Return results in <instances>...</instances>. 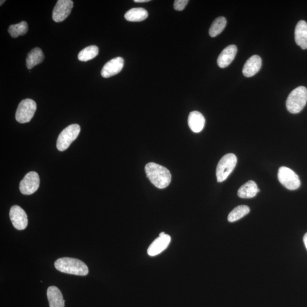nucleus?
<instances>
[{"mask_svg": "<svg viewBox=\"0 0 307 307\" xmlns=\"http://www.w3.org/2000/svg\"><path fill=\"white\" fill-rule=\"evenodd\" d=\"M145 172L152 183L159 189L168 187L172 180L169 170L158 164L149 163L145 166Z\"/></svg>", "mask_w": 307, "mask_h": 307, "instance_id": "f257e3e1", "label": "nucleus"}, {"mask_svg": "<svg viewBox=\"0 0 307 307\" xmlns=\"http://www.w3.org/2000/svg\"><path fill=\"white\" fill-rule=\"evenodd\" d=\"M55 267L62 273L85 276L89 273L88 266L83 261L75 258L65 257L55 261Z\"/></svg>", "mask_w": 307, "mask_h": 307, "instance_id": "f03ea898", "label": "nucleus"}, {"mask_svg": "<svg viewBox=\"0 0 307 307\" xmlns=\"http://www.w3.org/2000/svg\"><path fill=\"white\" fill-rule=\"evenodd\" d=\"M307 102V89L305 87L300 86L289 93L286 107L289 112L296 114L301 112Z\"/></svg>", "mask_w": 307, "mask_h": 307, "instance_id": "7ed1b4c3", "label": "nucleus"}, {"mask_svg": "<svg viewBox=\"0 0 307 307\" xmlns=\"http://www.w3.org/2000/svg\"><path fill=\"white\" fill-rule=\"evenodd\" d=\"M236 156L232 153L228 154L219 160L216 169V177L218 182H222L229 176L237 165Z\"/></svg>", "mask_w": 307, "mask_h": 307, "instance_id": "20e7f679", "label": "nucleus"}, {"mask_svg": "<svg viewBox=\"0 0 307 307\" xmlns=\"http://www.w3.org/2000/svg\"><path fill=\"white\" fill-rule=\"evenodd\" d=\"M80 132V127L78 124H72L65 128L57 139V147L58 151H65L72 143L74 142Z\"/></svg>", "mask_w": 307, "mask_h": 307, "instance_id": "39448f33", "label": "nucleus"}, {"mask_svg": "<svg viewBox=\"0 0 307 307\" xmlns=\"http://www.w3.org/2000/svg\"><path fill=\"white\" fill-rule=\"evenodd\" d=\"M37 110V104L34 100H23L19 104L16 113V119L20 123H29L32 119Z\"/></svg>", "mask_w": 307, "mask_h": 307, "instance_id": "423d86ee", "label": "nucleus"}, {"mask_svg": "<svg viewBox=\"0 0 307 307\" xmlns=\"http://www.w3.org/2000/svg\"><path fill=\"white\" fill-rule=\"evenodd\" d=\"M278 177L280 183L289 190H295L301 186V180L294 171L282 166L278 171Z\"/></svg>", "mask_w": 307, "mask_h": 307, "instance_id": "0eeeda50", "label": "nucleus"}, {"mask_svg": "<svg viewBox=\"0 0 307 307\" xmlns=\"http://www.w3.org/2000/svg\"><path fill=\"white\" fill-rule=\"evenodd\" d=\"M40 179L36 172L28 173L21 181L20 190L23 195H30L36 193L40 187Z\"/></svg>", "mask_w": 307, "mask_h": 307, "instance_id": "6e6552de", "label": "nucleus"}, {"mask_svg": "<svg viewBox=\"0 0 307 307\" xmlns=\"http://www.w3.org/2000/svg\"><path fill=\"white\" fill-rule=\"evenodd\" d=\"M73 6L71 0H58L52 12V19L56 22H64L70 15Z\"/></svg>", "mask_w": 307, "mask_h": 307, "instance_id": "1a4fd4ad", "label": "nucleus"}, {"mask_svg": "<svg viewBox=\"0 0 307 307\" xmlns=\"http://www.w3.org/2000/svg\"><path fill=\"white\" fill-rule=\"evenodd\" d=\"M9 216L14 227L20 230L26 229L28 224L27 216L25 211L20 206H13L10 208Z\"/></svg>", "mask_w": 307, "mask_h": 307, "instance_id": "9d476101", "label": "nucleus"}, {"mask_svg": "<svg viewBox=\"0 0 307 307\" xmlns=\"http://www.w3.org/2000/svg\"><path fill=\"white\" fill-rule=\"evenodd\" d=\"M124 65V60L121 57L114 58L108 62L102 68V76L103 78H108L116 75L121 71Z\"/></svg>", "mask_w": 307, "mask_h": 307, "instance_id": "9b49d317", "label": "nucleus"}, {"mask_svg": "<svg viewBox=\"0 0 307 307\" xmlns=\"http://www.w3.org/2000/svg\"><path fill=\"white\" fill-rule=\"evenodd\" d=\"M170 242L171 237L169 235L159 236L149 247L148 254L151 257L158 255L169 246Z\"/></svg>", "mask_w": 307, "mask_h": 307, "instance_id": "f8f14e48", "label": "nucleus"}, {"mask_svg": "<svg viewBox=\"0 0 307 307\" xmlns=\"http://www.w3.org/2000/svg\"><path fill=\"white\" fill-rule=\"evenodd\" d=\"M237 48L236 45H229L219 54L218 59V65L219 67H227L233 61L237 54Z\"/></svg>", "mask_w": 307, "mask_h": 307, "instance_id": "ddd939ff", "label": "nucleus"}, {"mask_svg": "<svg viewBox=\"0 0 307 307\" xmlns=\"http://www.w3.org/2000/svg\"><path fill=\"white\" fill-rule=\"evenodd\" d=\"M262 66V59L258 55H253L246 61L244 65L242 72L244 76L250 78L255 75L259 71Z\"/></svg>", "mask_w": 307, "mask_h": 307, "instance_id": "4468645a", "label": "nucleus"}, {"mask_svg": "<svg viewBox=\"0 0 307 307\" xmlns=\"http://www.w3.org/2000/svg\"><path fill=\"white\" fill-rule=\"evenodd\" d=\"M296 44L303 50L307 48V23L301 20L296 25L295 30Z\"/></svg>", "mask_w": 307, "mask_h": 307, "instance_id": "2eb2a0df", "label": "nucleus"}, {"mask_svg": "<svg viewBox=\"0 0 307 307\" xmlns=\"http://www.w3.org/2000/svg\"><path fill=\"white\" fill-rule=\"evenodd\" d=\"M188 123L191 131L197 133L202 131L204 128L205 118L199 111H193L188 116Z\"/></svg>", "mask_w": 307, "mask_h": 307, "instance_id": "dca6fc26", "label": "nucleus"}, {"mask_svg": "<svg viewBox=\"0 0 307 307\" xmlns=\"http://www.w3.org/2000/svg\"><path fill=\"white\" fill-rule=\"evenodd\" d=\"M47 295L50 307H65V301L58 288L50 286L47 289Z\"/></svg>", "mask_w": 307, "mask_h": 307, "instance_id": "f3484780", "label": "nucleus"}, {"mask_svg": "<svg viewBox=\"0 0 307 307\" xmlns=\"http://www.w3.org/2000/svg\"><path fill=\"white\" fill-rule=\"evenodd\" d=\"M259 192L256 183L253 180H249L239 188L237 194L241 198H250L255 197Z\"/></svg>", "mask_w": 307, "mask_h": 307, "instance_id": "a211bd4d", "label": "nucleus"}, {"mask_svg": "<svg viewBox=\"0 0 307 307\" xmlns=\"http://www.w3.org/2000/svg\"><path fill=\"white\" fill-rule=\"evenodd\" d=\"M44 55L43 50L39 47L33 48L27 54L26 65L28 69H31L43 62Z\"/></svg>", "mask_w": 307, "mask_h": 307, "instance_id": "6ab92c4d", "label": "nucleus"}, {"mask_svg": "<svg viewBox=\"0 0 307 307\" xmlns=\"http://www.w3.org/2000/svg\"><path fill=\"white\" fill-rule=\"evenodd\" d=\"M147 10L142 8H132L125 13V19L130 22H141L148 18Z\"/></svg>", "mask_w": 307, "mask_h": 307, "instance_id": "aec40b11", "label": "nucleus"}, {"mask_svg": "<svg viewBox=\"0 0 307 307\" xmlns=\"http://www.w3.org/2000/svg\"><path fill=\"white\" fill-rule=\"evenodd\" d=\"M226 20L224 17H219L212 22L209 34L211 37H216L222 32L226 25Z\"/></svg>", "mask_w": 307, "mask_h": 307, "instance_id": "412c9836", "label": "nucleus"}, {"mask_svg": "<svg viewBox=\"0 0 307 307\" xmlns=\"http://www.w3.org/2000/svg\"><path fill=\"white\" fill-rule=\"evenodd\" d=\"M99 48L96 46H90L84 48L78 54L79 60L82 62H87L92 60L99 55Z\"/></svg>", "mask_w": 307, "mask_h": 307, "instance_id": "4be33fe9", "label": "nucleus"}, {"mask_svg": "<svg viewBox=\"0 0 307 307\" xmlns=\"http://www.w3.org/2000/svg\"><path fill=\"white\" fill-rule=\"evenodd\" d=\"M249 212L250 208L249 207L244 205H239L230 213L228 218V221L230 222L238 221L239 219L248 214Z\"/></svg>", "mask_w": 307, "mask_h": 307, "instance_id": "5701e85b", "label": "nucleus"}, {"mask_svg": "<svg viewBox=\"0 0 307 307\" xmlns=\"http://www.w3.org/2000/svg\"><path fill=\"white\" fill-rule=\"evenodd\" d=\"M28 31V25L26 22H22L15 25H12L9 27L8 32L10 36L14 38L23 36Z\"/></svg>", "mask_w": 307, "mask_h": 307, "instance_id": "b1692460", "label": "nucleus"}, {"mask_svg": "<svg viewBox=\"0 0 307 307\" xmlns=\"http://www.w3.org/2000/svg\"><path fill=\"white\" fill-rule=\"evenodd\" d=\"M188 0H176L174 1V7L177 11H182L186 8L188 2Z\"/></svg>", "mask_w": 307, "mask_h": 307, "instance_id": "393cba45", "label": "nucleus"}, {"mask_svg": "<svg viewBox=\"0 0 307 307\" xmlns=\"http://www.w3.org/2000/svg\"><path fill=\"white\" fill-rule=\"evenodd\" d=\"M303 241H304L305 245L307 249V233L304 236V238H303Z\"/></svg>", "mask_w": 307, "mask_h": 307, "instance_id": "a878e982", "label": "nucleus"}, {"mask_svg": "<svg viewBox=\"0 0 307 307\" xmlns=\"http://www.w3.org/2000/svg\"><path fill=\"white\" fill-rule=\"evenodd\" d=\"M149 1H150V0H134L135 2H139V3L147 2Z\"/></svg>", "mask_w": 307, "mask_h": 307, "instance_id": "bb28decb", "label": "nucleus"}, {"mask_svg": "<svg viewBox=\"0 0 307 307\" xmlns=\"http://www.w3.org/2000/svg\"><path fill=\"white\" fill-rule=\"evenodd\" d=\"M166 235V234H165V233H164V232H162V233H160L159 234V236H164V235Z\"/></svg>", "mask_w": 307, "mask_h": 307, "instance_id": "cd10ccee", "label": "nucleus"}, {"mask_svg": "<svg viewBox=\"0 0 307 307\" xmlns=\"http://www.w3.org/2000/svg\"><path fill=\"white\" fill-rule=\"evenodd\" d=\"M0 2H1V5H2V3H3V2H5V1H2V0H1V1H0Z\"/></svg>", "mask_w": 307, "mask_h": 307, "instance_id": "c85d7f7f", "label": "nucleus"}]
</instances>
